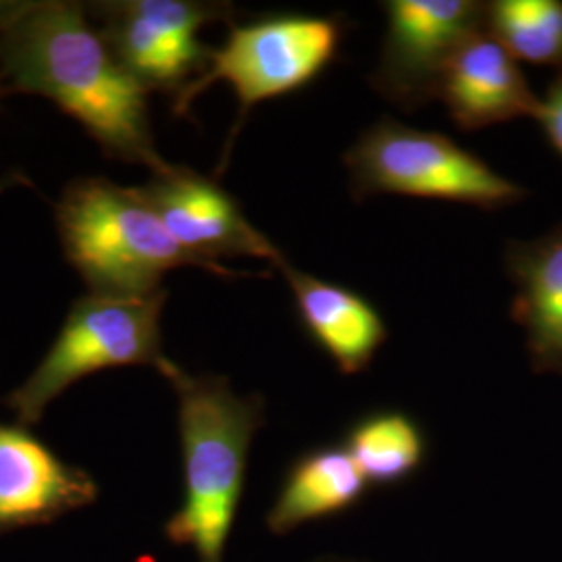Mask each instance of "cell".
Listing matches in <instances>:
<instances>
[{"mask_svg":"<svg viewBox=\"0 0 562 562\" xmlns=\"http://www.w3.org/2000/svg\"><path fill=\"white\" fill-rule=\"evenodd\" d=\"M0 83L57 104L115 161L150 173L169 165L155 144L150 92L121 65L83 4L11 2L0 21Z\"/></svg>","mask_w":562,"mask_h":562,"instance_id":"1","label":"cell"},{"mask_svg":"<svg viewBox=\"0 0 562 562\" xmlns=\"http://www.w3.org/2000/svg\"><path fill=\"white\" fill-rule=\"evenodd\" d=\"M178 398L181 503L162 525L167 542L190 548L196 562L225 561L240 510L248 454L265 423L261 394H238L227 378L183 371L161 373Z\"/></svg>","mask_w":562,"mask_h":562,"instance_id":"2","label":"cell"},{"mask_svg":"<svg viewBox=\"0 0 562 562\" xmlns=\"http://www.w3.org/2000/svg\"><path fill=\"white\" fill-rule=\"evenodd\" d=\"M63 255L90 294L144 296L180 267L206 269L167 232L136 188L106 178L69 181L55 206Z\"/></svg>","mask_w":562,"mask_h":562,"instance_id":"3","label":"cell"},{"mask_svg":"<svg viewBox=\"0 0 562 562\" xmlns=\"http://www.w3.org/2000/svg\"><path fill=\"white\" fill-rule=\"evenodd\" d=\"M165 302V288L144 296L83 294L34 371L4 396V406L23 427H36L53 402L99 371L138 364L162 373L171 362L162 352Z\"/></svg>","mask_w":562,"mask_h":562,"instance_id":"4","label":"cell"},{"mask_svg":"<svg viewBox=\"0 0 562 562\" xmlns=\"http://www.w3.org/2000/svg\"><path fill=\"white\" fill-rule=\"evenodd\" d=\"M344 23L336 15L278 13L229 23L222 46L211 50L204 74L173 101V113L186 117L202 92L217 81L229 83L238 97V117L223 153L225 165L250 111L317 80L338 59Z\"/></svg>","mask_w":562,"mask_h":562,"instance_id":"5","label":"cell"},{"mask_svg":"<svg viewBox=\"0 0 562 562\" xmlns=\"http://www.w3.org/2000/svg\"><path fill=\"white\" fill-rule=\"evenodd\" d=\"M344 162L357 201L398 194L496 211L527 194L446 134L408 127L392 117L367 127Z\"/></svg>","mask_w":562,"mask_h":562,"instance_id":"6","label":"cell"},{"mask_svg":"<svg viewBox=\"0 0 562 562\" xmlns=\"http://www.w3.org/2000/svg\"><path fill=\"white\" fill-rule=\"evenodd\" d=\"M88 15L101 23L115 57L148 92L176 101L201 78L211 57L213 46L201 41V30L234 23L236 9L202 0H117L90 4Z\"/></svg>","mask_w":562,"mask_h":562,"instance_id":"7","label":"cell"},{"mask_svg":"<svg viewBox=\"0 0 562 562\" xmlns=\"http://www.w3.org/2000/svg\"><path fill=\"white\" fill-rule=\"evenodd\" d=\"M382 7L387 25L369 83L404 111L422 109L438 99L457 53L487 27V2L387 0Z\"/></svg>","mask_w":562,"mask_h":562,"instance_id":"8","label":"cell"},{"mask_svg":"<svg viewBox=\"0 0 562 562\" xmlns=\"http://www.w3.org/2000/svg\"><path fill=\"white\" fill-rule=\"evenodd\" d=\"M142 199L159 215L186 252L220 278L250 276L223 265V259L252 257L280 269L288 261L280 248L257 229L227 190L213 178L169 162L138 186Z\"/></svg>","mask_w":562,"mask_h":562,"instance_id":"9","label":"cell"},{"mask_svg":"<svg viewBox=\"0 0 562 562\" xmlns=\"http://www.w3.org/2000/svg\"><path fill=\"white\" fill-rule=\"evenodd\" d=\"M99 483L20 423L0 422V536L41 527L97 503Z\"/></svg>","mask_w":562,"mask_h":562,"instance_id":"10","label":"cell"},{"mask_svg":"<svg viewBox=\"0 0 562 562\" xmlns=\"http://www.w3.org/2000/svg\"><path fill=\"white\" fill-rule=\"evenodd\" d=\"M438 99L462 132L536 117L540 106L519 63L487 27L467 42L448 65Z\"/></svg>","mask_w":562,"mask_h":562,"instance_id":"11","label":"cell"},{"mask_svg":"<svg viewBox=\"0 0 562 562\" xmlns=\"http://www.w3.org/2000/svg\"><path fill=\"white\" fill-rule=\"evenodd\" d=\"M280 271L294 294L306 334L341 375L364 371L387 340V325L380 311L355 290L299 271L288 261Z\"/></svg>","mask_w":562,"mask_h":562,"instance_id":"12","label":"cell"},{"mask_svg":"<svg viewBox=\"0 0 562 562\" xmlns=\"http://www.w3.org/2000/svg\"><path fill=\"white\" fill-rule=\"evenodd\" d=\"M506 273L515 283L510 317L527 336L538 373L562 375V223L529 241H510Z\"/></svg>","mask_w":562,"mask_h":562,"instance_id":"13","label":"cell"},{"mask_svg":"<svg viewBox=\"0 0 562 562\" xmlns=\"http://www.w3.org/2000/svg\"><path fill=\"white\" fill-rule=\"evenodd\" d=\"M367 490L361 469L341 443L308 448L285 469L265 527L273 536H288L308 522L352 510Z\"/></svg>","mask_w":562,"mask_h":562,"instance_id":"14","label":"cell"},{"mask_svg":"<svg viewBox=\"0 0 562 562\" xmlns=\"http://www.w3.org/2000/svg\"><path fill=\"white\" fill-rule=\"evenodd\" d=\"M341 446L375 487H394L422 471L427 438L422 425L398 408L371 411L352 423Z\"/></svg>","mask_w":562,"mask_h":562,"instance_id":"15","label":"cell"},{"mask_svg":"<svg viewBox=\"0 0 562 562\" xmlns=\"http://www.w3.org/2000/svg\"><path fill=\"white\" fill-rule=\"evenodd\" d=\"M485 25L513 59L562 74L561 0H494L487 2Z\"/></svg>","mask_w":562,"mask_h":562,"instance_id":"16","label":"cell"},{"mask_svg":"<svg viewBox=\"0 0 562 562\" xmlns=\"http://www.w3.org/2000/svg\"><path fill=\"white\" fill-rule=\"evenodd\" d=\"M536 120L540 121L546 138L562 159V74L546 88Z\"/></svg>","mask_w":562,"mask_h":562,"instance_id":"17","label":"cell"},{"mask_svg":"<svg viewBox=\"0 0 562 562\" xmlns=\"http://www.w3.org/2000/svg\"><path fill=\"white\" fill-rule=\"evenodd\" d=\"M20 186H30V180H27L25 173L11 171V173L0 176V194H2V192H9V190H13V188H20Z\"/></svg>","mask_w":562,"mask_h":562,"instance_id":"18","label":"cell"},{"mask_svg":"<svg viewBox=\"0 0 562 562\" xmlns=\"http://www.w3.org/2000/svg\"><path fill=\"white\" fill-rule=\"evenodd\" d=\"M2 94H7V90H4V88H2V83H0V97H2Z\"/></svg>","mask_w":562,"mask_h":562,"instance_id":"19","label":"cell"}]
</instances>
